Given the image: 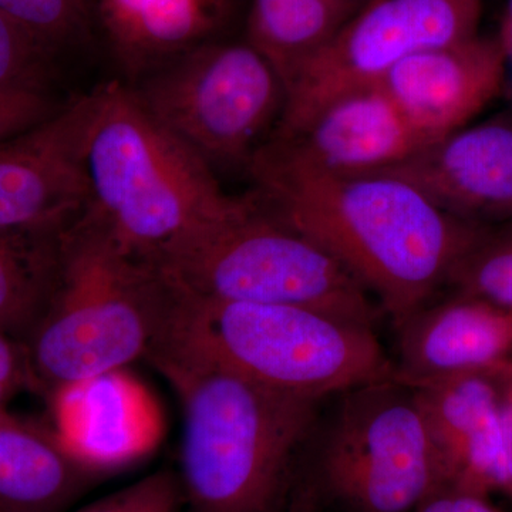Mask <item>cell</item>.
Wrapping results in <instances>:
<instances>
[{"instance_id":"cell-28","label":"cell","mask_w":512,"mask_h":512,"mask_svg":"<svg viewBox=\"0 0 512 512\" xmlns=\"http://www.w3.org/2000/svg\"><path fill=\"white\" fill-rule=\"evenodd\" d=\"M414 512H501L490 503V497L467 491L440 488L430 494Z\"/></svg>"},{"instance_id":"cell-15","label":"cell","mask_w":512,"mask_h":512,"mask_svg":"<svg viewBox=\"0 0 512 512\" xmlns=\"http://www.w3.org/2000/svg\"><path fill=\"white\" fill-rule=\"evenodd\" d=\"M394 328L393 379L407 386L484 372L512 359V311L467 293L434 298Z\"/></svg>"},{"instance_id":"cell-7","label":"cell","mask_w":512,"mask_h":512,"mask_svg":"<svg viewBox=\"0 0 512 512\" xmlns=\"http://www.w3.org/2000/svg\"><path fill=\"white\" fill-rule=\"evenodd\" d=\"M309 470L305 511L315 500L342 512H414L443 488L426 416L410 386L394 379L342 393Z\"/></svg>"},{"instance_id":"cell-1","label":"cell","mask_w":512,"mask_h":512,"mask_svg":"<svg viewBox=\"0 0 512 512\" xmlns=\"http://www.w3.org/2000/svg\"><path fill=\"white\" fill-rule=\"evenodd\" d=\"M248 171L266 207L335 256L394 326L447 288L485 228L393 174L330 177L258 157Z\"/></svg>"},{"instance_id":"cell-14","label":"cell","mask_w":512,"mask_h":512,"mask_svg":"<svg viewBox=\"0 0 512 512\" xmlns=\"http://www.w3.org/2000/svg\"><path fill=\"white\" fill-rule=\"evenodd\" d=\"M410 387L426 416L443 488L484 497L503 493V426L490 370L441 377Z\"/></svg>"},{"instance_id":"cell-3","label":"cell","mask_w":512,"mask_h":512,"mask_svg":"<svg viewBox=\"0 0 512 512\" xmlns=\"http://www.w3.org/2000/svg\"><path fill=\"white\" fill-rule=\"evenodd\" d=\"M175 295L83 212L59 239L55 282L26 339L32 389L47 399L146 359L173 323Z\"/></svg>"},{"instance_id":"cell-13","label":"cell","mask_w":512,"mask_h":512,"mask_svg":"<svg viewBox=\"0 0 512 512\" xmlns=\"http://www.w3.org/2000/svg\"><path fill=\"white\" fill-rule=\"evenodd\" d=\"M382 174L404 178L461 220L512 222V111L468 124Z\"/></svg>"},{"instance_id":"cell-4","label":"cell","mask_w":512,"mask_h":512,"mask_svg":"<svg viewBox=\"0 0 512 512\" xmlns=\"http://www.w3.org/2000/svg\"><path fill=\"white\" fill-rule=\"evenodd\" d=\"M86 214L128 254L154 265L171 245L234 204L214 168L158 123L130 83L90 93Z\"/></svg>"},{"instance_id":"cell-27","label":"cell","mask_w":512,"mask_h":512,"mask_svg":"<svg viewBox=\"0 0 512 512\" xmlns=\"http://www.w3.org/2000/svg\"><path fill=\"white\" fill-rule=\"evenodd\" d=\"M497 386L503 426L505 450V483L503 493L512 500V359L490 369Z\"/></svg>"},{"instance_id":"cell-25","label":"cell","mask_w":512,"mask_h":512,"mask_svg":"<svg viewBox=\"0 0 512 512\" xmlns=\"http://www.w3.org/2000/svg\"><path fill=\"white\" fill-rule=\"evenodd\" d=\"M60 107L50 90H0V143L43 123Z\"/></svg>"},{"instance_id":"cell-16","label":"cell","mask_w":512,"mask_h":512,"mask_svg":"<svg viewBox=\"0 0 512 512\" xmlns=\"http://www.w3.org/2000/svg\"><path fill=\"white\" fill-rule=\"evenodd\" d=\"M237 0H92L111 56L134 83L220 40Z\"/></svg>"},{"instance_id":"cell-24","label":"cell","mask_w":512,"mask_h":512,"mask_svg":"<svg viewBox=\"0 0 512 512\" xmlns=\"http://www.w3.org/2000/svg\"><path fill=\"white\" fill-rule=\"evenodd\" d=\"M183 504L178 474L161 470L76 512H180Z\"/></svg>"},{"instance_id":"cell-29","label":"cell","mask_w":512,"mask_h":512,"mask_svg":"<svg viewBox=\"0 0 512 512\" xmlns=\"http://www.w3.org/2000/svg\"><path fill=\"white\" fill-rule=\"evenodd\" d=\"M0 512H2V511H0Z\"/></svg>"},{"instance_id":"cell-21","label":"cell","mask_w":512,"mask_h":512,"mask_svg":"<svg viewBox=\"0 0 512 512\" xmlns=\"http://www.w3.org/2000/svg\"><path fill=\"white\" fill-rule=\"evenodd\" d=\"M447 288L512 311V222L483 229Z\"/></svg>"},{"instance_id":"cell-5","label":"cell","mask_w":512,"mask_h":512,"mask_svg":"<svg viewBox=\"0 0 512 512\" xmlns=\"http://www.w3.org/2000/svg\"><path fill=\"white\" fill-rule=\"evenodd\" d=\"M154 266L185 298L299 306L373 329L383 313L335 256L256 192L188 232Z\"/></svg>"},{"instance_id":"cell-22","label":"cell","mask_w":512,"mask_h":512,"mask_svg":"<svg viewBox=\"0 0 512 512\" xmlns=\"http://www.w3.org/2000/svg\"><path fill=\"white\" fill-rule=\"evenodd\" d=\"M0 12L55 55L86 35L93 20L92 0H0Z\"/></svg>"},{"instance_id":"cell-17","label":"cell","mask_w":512,"mask_h":512,"mask_svg":"<svg viewBox=\"0 0 512 512\" xmlns=\"http://www.w3.org/2000/svg\"><path fill=\"white\" fill-rule=\"evenodd\" d=\"M50 403L55 429L99 480L127 467L150 446L146 404L123 370L80 384Z\"/></svg>"},{"instance_id":"cell-20","label":"cell","mask_w":512,"mask_h":512,"mask_svg":"<svg viewBox=\"0 0 512 512\" xmlns=\"http://www.w3.org/2000/svg\"><path fill=\"white\" fill-rule=\"evenodd\" d=\"M64 229H0V330L20 342L49 301Z\"/></svg>"},{"instance_id":"cell-6","label":"cell","mask_w":512,"mask_h":512,"mask_svg":"<svg viewBox=\"0 0 512 512\" xmlns=\"http://www.w3.org/2000/svg\"><path fill=\"white\" fill-rule=\"evenodd\" d=\"M174 295L168 335L278 392L322 402L393 379V362L369 326L299 306Z\"/></svg>"},{"instance_id":"cell-11","label":"cell","mask_w":512,"mask_h":512,"mask_svg":"<svg viewBox=\"0 0 512 512\" xmlns=\"http://www.w3.org/2000/svg\"><path fill=\"white\" fill-rule=\"evenodd\" d=\"M421 147L379 84L330 101L301 127L269 138L255 157L306 173L360 177L393 170Z\"/></svg>"},{"instance_id":"cell-18","label":"cell","mask_w":512,"mask_h":512,"mask_svg":"<svg viewBox=\"0 0 512 512\" xmlns=\"http://www.w3.org/2000/svg\"><path fill=\"white\" fill-rule=\"evenodd\" d=\"M97 480L59 431L0 413V511L64 512Z\"/></svg>"},{"instance_id":"cell-10","label":"cell","mask_w":512,"mask_h":512,"mask_svg":"<svg viewBox=\"0 0 512 512\" xmlns=\"http://www.w3.org/2000/svg\"><path fill=\"white\" fill-rule=\"evenodd\" d=\"M90 94L0 143V229H62L89 201L84 141Z\"/></svg>"},{"instance_id":"cell-2","label":"cell","mask_w":512,"mask_h":512,"mask_svg":"<svg viewBox=\"0 0 512 512\" xmlns=\"http://www.w3.org/2000/svg\"><path fill=\"white\" fill-rule=\"evenodd\" d=\"M147 360L180 400L190 512H284L319 400L248 379L173 335Z\"/></svg>"},{"instance_id":"cell-19","label":"cell","mask_w":512,"mask_h":512,"mask_svg":"<svg viewBox=\"0 0 512 512\" xmlns=\"http://www.w3.org/2000/svg\"><path fill=\"white\" fill-rule=\"evenodd\" d=\"M369 0H251L247 42L285 87L338 36Z\"/></svg>"},{"instance_id":"cell-9","label":"cell","mask_w":512,"mask_h":512,"mask_svg":"<svg viewBox=\"0 0 512 512\" xmlns=\"http://www.w3.org/2000/svg\"><path fill=\"white\" fill-rule=\"evenodd\" d=\"M481 12L483 0H369L286 87L272 136L291 133L343 94L379 86L407 57L477 35Z\"/></svg>"},{"instance_id":"cell-8","label":"cell","mask_w":512,"mask_h":512,"mask_svg":"<svg viewBox=\"0 0 512 512\" xmlns=\"http://www.w3.org/2000/svg\"><path fill=\"white\" fill-rule=\"evenodd\" d=\"M131 86L151 116L212 168H248L286 103L284 80L247 40L205 43Z\"/></svg>"},{"instance_id":"cell-12","label":"cell","mask_w":512,"mask_h":512,"mask_svg":"<svg viewBox=\"0 0 512 512\" xmlns=\"http://www.w3.org/2000/svg\"><path fill=\"white\" fill-rule=\"evenodd\" d=\"M505 77L503 40L477 33L407 57L380 86L424 147L471 124L503 93Z\"/></svg>"},{"instance_id":"cell-23","label":"cell","mask_w":512,"mask_h":512,"mask_svg":"<svg viewBox=\"0 0 512 512\" xmlns=\"http://www.w3.org/2000/svg\"><path fill=\"white\" fill-rule=\"evenodd\" d=\"M53 56L0 12V90H49Z\"/></svg>"},{"instance_id":"cell-26","label":"cell","mask_w":512,"mask_h":512,"mask_svg":"<svg viewBox=\"0 0 512 512\" xmlns=\"http://www.w3.org/2000/svg\"><path fill=\"white\" fill-rule=\"evenodd\" d=\"M23 387H32L26 345L0 330V413Z\"/></svg>"}]
</instances>
